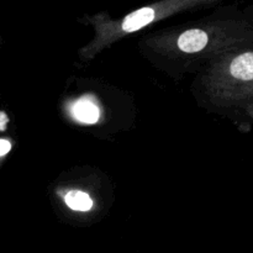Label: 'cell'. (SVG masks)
Returning <instances> with one entry per match:
<instances>
[{
  "instance_id": "obj_2",
  "label": "cell",
  "mask_w": 253,
  "mask_h": 253,
  "mask_svg": "<svg viewBox=\"0 0 253 253\" xmlns=\"http://www.w3.org/2000/svg\"><path fill=\"white\" fill-rule=\"evenodd\" d=\"M232 76L240 81H253V52L237 56L230 66Z\"/></svg>"
},
{
  "instance_id": "obj_3",
  "label": "cell",
  "mask_w": 253,
  "mask_h": 253,
  "mask_svg": "<svg viewBox=\"0 0 253 253\" xmlns=\"http://www.w3.org/2000/svg\"><path fill=\"white\" fill-rule=\"evenodd\" d=\"M155 10L151 7H142V9L133 11L128 16L125 17L123 22V30L126 32L137 31L143 26L150 24L155 19Z\"/></svg>"
},
{
  "instance_id": "obj_5",
  "label": "cell",
  "mask_w": 253,
  "mask_h": 253,
  "mask_svg": "<svg viewBox=\"0 0 253 253\" xmlns=\"http://www.w3.org/2000/svg\"><path fill=\"white\" fill-rule=\"evenodd\" d=\"M66 203L71 209L77 211H88L93 207L90 197L86 193L79 190H72L66 195Z\"/></svg>"
},
{
  "instance_id": "obj_1",
  "label": "cell",
  "mask_w": 253,
  "mask_h": 253,
  "mask_svg": "<svg viewBox=\"0 0 253 253\" xmlns=\"http://www.w3.org/2000/svg\"><path fill=\"white\" fill-rule=\"evenodd\" d=\"M208 43V35L203 30H188L178 39V47L188 53H194L204 48Z\"/></svg>"
},
{
  "instance_id": "obj_4",
  "label": "cell",
  "mask_w": 253,
  "mask_h": 253,
  "mask_svg": "<svg viewBox=\"0 0 253 253\" xmlns=\"http://www.w3.org/2000/svg\"><path fill=\"white\" fill-rule=\"evenodd\" d=\"M73 115L81 123L95 124L99 120V109L93 101L88 99H81L74 104Z\"/></svg>"
},
{
  "instance_id": "obj_6",
  "label": "cell",
  "mask_w": 253,
  "mask_h": 253,
  "mask_svg": "<svg viewBox=\"0 0 253 253\" xmlns=\"http://www.w3.org/2000/svg\"><path fill=\"white\" fill-rule=\"evenodd\" d=\"M10 150H11V145H10L9 141L0 140V157L6 155Z\"/></svg>"
}]
</instances>
